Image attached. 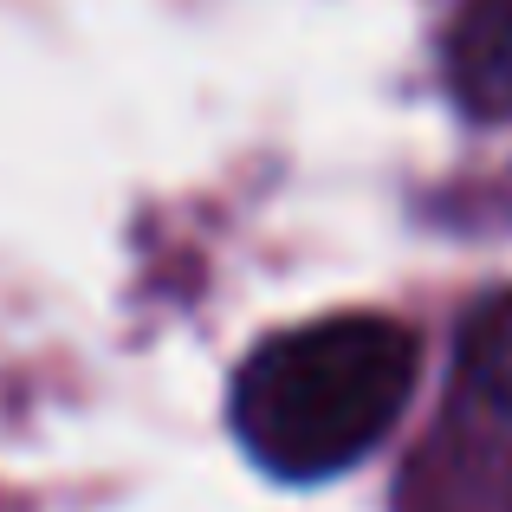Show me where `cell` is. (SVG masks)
Masks as SVG:
<instances>
[{"label": "cell", "mask_w": 512, "mask_h": 512, "mask_svg": "<svg viewBox=\"0 0 512 512\" xmlns=\"http://www.w3.org/2000/svg\"><path fill=\"white\" fill-rule=\"evenodd\" d=\"M415 363V331L383 312H338L279 331L234 376V435L266 474L331 480L396 428Z\"/></svg>", "instance_id": "1"}, {"label": "cell", "mask_w": 512, "mask_h": 512, "mask_svg": "<svg viewBox=\"0 0 512 512\" xmlns=\"http://www.w3.org/2000/svg\"><path fill=\"white\" fill-rule=\"evenodd\" d=\"M454 422L467 448L487 454L512 480V292L487 299L474 325L461 331V363H454Z\"/></svg>", "instance_id": "2"}, {"label": "cell", "mask_w": 512, "mask_h": 512, "mask_svg": "<svg viewBox=\"0 0 512 512\" xmlns=\"http://www.w3.org/2000/svg\"><path fill=\"white\" fill-rule=\"evenodd\" d=\"M448 91L474 117H512V0H467L448 26Z\"/></svg>", "instance_id": "3"}]
</instances>
